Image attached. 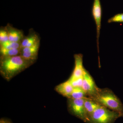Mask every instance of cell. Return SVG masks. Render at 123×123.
<instances>
[{"instance_id":"obj_1","label":"cell","mask_w":123,"mask_h":123,"mask_svg":"<svg viewBox=\"0 0 123 123\" xmlns=\"http://www.w3.org/2000/svg\"><path fill=\"white\" fill-rule=\"evenodd\" d=\"M1 58L0 72L8 81L31 65L35 61L25 59L20 55Z\"/></svg>"},{"instance_id":"obj_2","label":"cell","mask_w":123,"mask_h":123,"mask_svg":"<svg viewBox=\"0 0 123 123\" xmlns=\"http://www.w3.org/2000/svg\"><path fill=\"white\" fill-rule=\"evenodd\" d=\"M99 105L118 112L123 116V105L119 98L108 88H99L97 93L89 98Z\"/></svg>"},{"instance_id":"obj_3","label":"cell","mask_w":123,"mask_h":123,"mask_svg":"<svg viewBox=\"0 0 123 123\" xmlns=\"http://www.w3.org/2000/svg\"><path fill=\"white\" fill-rule=\"evenodd\" d=\"M121 117L120 113L99 106L89 117L88 123H114Z\"/></svg>"},{"instance_id":"obj_4","label":"cell","mask_w":123,"mask_h":123,"mask_svg":"<svg viewBox=\"0 0 123 123\" xmlns=\"http://www.w3.org/2000/svg\"><path fill=\"white\" fill-rule=\"evenodd\" d=\"M68 98L67 105L69 113L85 123H88L89 118L84 106L85 98L80 99Z\"/></svg>"},{"instance_id":"obj_5","label":"cell","mask_w":123,"mask_h":123,"mask_svg":"<svg viewBox=\"0 0 123 123\" xmlns=\"http://www.w3.org/2000/svg\"><path fill=\"white\" fill-rule=\"evenodd\" d=\"M82 88L86 92L89 98H90L96 94L99 89L95 84L93 78L86 69L83 76Z\"/></svg>"},{"instance_id":"obj_6","label":"cell","mask_w":123,"mask_h":123,"mask_svg":"<svg viewBox=\"0 0 123 123\" xmlns=\"http://www.w3.org/2000/svg\"><path fill=\"white\" fill-rule=\"evenodd\" d=\"M102 7L100 0H94L92 8V14L97 28V47L99 53V39L101 29Z\"/></svg>"},{"instance_id":"obj_7","label":"cell","mask_w":123,"mask_h":123,"mask_svg":"<svg viewBox=\"0 0 123 123\" xmlns=\"http://www.w3.org/2000/svg\"><path fill=\"white\" fill-rule=\"evenodd\" d=\"M83 55L81 54L74 55L75 66L69 80H71L83 77L85 69L83 66Z\"/></svg>"},{"instance_id":"obj_8","label":"cell","mask_w":123,"mask_h":123,"mask_svg":"<svg viewBox=\"0 0 123 123\" xmlns=\"http://www.w3.org/2000/svg\"><path fill=\"white\" fill-rule=\"evenodd\" d=\"M74 88L71 83L68 80L56 86L55 90L60 94L68 98L72 94Z\"/></svg>"},{"instance_id":"obj_9","label":"cell","mask_w":123,"mask_h":123,"mask_svg":"<svg viewBox=\"0 0 123 123\" xmlns=\"http://www.w3.org/2000/svg\"><path fill=\"white\" fill-rule=\"evenodd\" d=\"M8 34L9 40L11 42L20 43L23 38V34L21 31L8 27L6 29Z\"/></svg>"},{"instance_id":"obj_10","label":"cell","mask_w":123,"mask_h":123,"mask_svg":"<svg viewBox=\"0 0 123 123\" xmlns=\"http://www.w3.org/2000/svg\"><path fill=\"white\" fill-rule=\"evenodd\" d=\"M99 105L96 103L89 97L85 98L84 106L86 114L89 118L91 115L96 109L99 106ZM89 123V122H88Z\"/></svg>"},{"instance_id":"obj_11","label":"cell","mask_w":123,"mask_h":123,"mask_svg":"<svg viewBox=\"0 0 123 123\" xmlns=\"http://www.w3.org/2000/svg\"><path fill=\"white\" fill-rule=\"evenodd\" d=\"M39 43V40L37 36L35 34H32L23 40L21 43V49L26 47L34 46Z\"/></svg>"},{"instance_id":"obj_12","label":"cell","mask_w":123,"mask_h":123,"mask_svg":"<svg viewBox=\"0 0 123 123\" xmlns=\"http://www.w3.org/2000/svg\"><path fill=\"white\" fill-rule=\"evenodd\" d=\"M22 49H6L0 47V52L1 57H11L20 55Z\"/></svg>"},{"instance_id":"obj_13","label":"cell","mask_w":123,"mask_h":123,"mask_svg":"<svg viewBox=\"0 0 123 123\" xmlns=\"http://www.w3.org/2000/svg\"><path fill=\"white\" fill-rule=\"evenodd\" d=\"M86 97H88V96L81 87H76L74 88L72 94L68 98L80 99Z\"/></svg>"},{"instance_id":"obj_14","label":"cell","mask_w":123,"mask_h":123,"mask_svg":"<svg viewBox=\"0 0 123 123\" xmlns=\"http://www.w3.org/2000/svg\"><path fill=\"white\" fill-rule=\"evenodd\" d=\"M0 47L6 49H21V43L11 42L9 40L1 43Z\"/></svg>"},{"instance_id":"obj_15","label":"cell","mask_w":123,"mask_h":123,"mask_svg":"<svg viewBox=\"0 0 123 123\" xmlns=\"http://www.w3.org/2000/svg\"><path fill=\"white\" fill-rule=\"evenodd\" d=\"M38 52H21V55L23 57L27 59L35 61L37 57Z\"/></svg>"},{"instance_id":"obj_16","label":"cell","mask_w":123,"mask_h":123,"mask_svg":"<svg viewBox=\"0 0 123 123\" xmlns=\"http://www.w3.org/2000/svg\"><path fill=\"white\" fill-rule=\"evenodd\" d=\"M109 23L123 22V13H119L115 15L108 21Z\"/></svg>"},{"instance_id":"obj_17","label":"cell","mask_w":123,"mask_h":123,"mask_svg":"<svg viewBox=\"0 0 123 123\" xmlns=\"http://www.w3.org/2000/svg\"><path fill=\"white\" fill-rule=\"evenodd\" d=\"M39 43L30 47H26L22 49L21 52H38L39 48Z\"/></svg>"},{"instance_id":"obj_18","label":"cell","mask_w":123,"mask_h":123,"mask_svg":"<svg viewBox=\"0 0 123 123\" xmlns=\"http://www.w3.org/2000/svg\"><path fill=\"white\" fill-rule=\"evenodd\" d=\"M9 40L8 34L7 30H1L0 31V43Z\"/></svg>"},{"instance_id":"obj_19","label":"cell","mask_w":123,"mask_h":123,"mask_svg":"<svg viewBox=\"0 0 123 123\" xmlns=\"http://www.w3.org/2000/svg\"><path fill=\"white\" fill-rule=\"evenodd\" d=\"M71 83L74 88L76 87H81L82 86V81H83V77L78 79H74V80H69Z\"/></svg>"},{"instance_id":"obj_20","label":"cell","mask_w":123,"mask_h":123,"mask_svg":"<svg viewBox=\"0 0 123 123\" xmlns=\"http://www.w3.org/2000/svg\"><path fill=\"white\" fill-rule=\"evenodd\" d=\"M0 123H11L9 120L5 119H1L0 121Z\"/></svg>"}]
</instances>
